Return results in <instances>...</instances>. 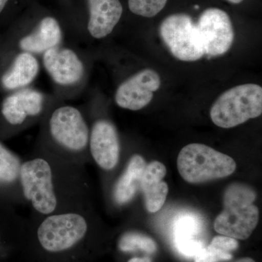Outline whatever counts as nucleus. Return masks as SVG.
<instances>
[{
	"label": "nucleus",
	"instance_id": "1",
	"mask_svg": "<svg viewBox=\"0 0 262 262\" xmlns=\"http://www.w3.org/2000/svg\"><path fill=\"white\" fill-rule=\"evenodd\" d=\"M20 185L33 216L91 206L84 167L39 146L22 161Z\"/></svg>",
	"mask_w": 262,
	"mask_h": 262
},
{
	"label": "nucleus",
	"instance_id": "2",
	"mask_svg": "<svg viewBox=\"0 0 262 262\" xmlns=\"http://www.w3.org/2000/svg\"><path fill=\"white\" fill-rule=\"evenodd\" d=\"M27 234L42 252L67 254L84 246L96 232L98 222L91 206L46 216H29Z\"/></svg>",
	"mask_w": 262,
	"mask_h": 262
},
{
	"label": "nucleus",
	"instance_id": "3",
	"mask_svg": "<svg viewBox=\"0 0 262 262\" xmlns=\"http://www.w3.org/2000/svg\"><path fill=\"white\" fill-rule=\"evenodd\" d=\"M89 134L90 127L83 114L74 106H62L48 116L38 146L84 167L91 160Z\"/></svg>",
	"mask_w": 262,
	"mask_h": 262
},
{
	"label": "nucleus",
	"instance_id": "4",
	"mask_svg": "<svg viewBox=\"0 0 262 262\" xmlns=\"http://www.w3.org/2000/svg\"><path fill=\"white\" fill-rule=\"evenodd\" d=\"M256 194L252 188L234 183L224 194V209L216 217L215 232L236 239H248L258 225L259 213L253 204Z\"/></svg>",
	"mask_w": 262,
	"mask_h": 262
},
{
	"label": "nucleus",
	"instance_id": "5",
	"mask_svg": "<svg viewBox=\"0 0 262 262\" xmlns=\"http://www.w3.org/2000/svg\"><path fill=\"white\" fill-rule=\"evenodd\" d=\"M235 161L228 155L202 144H190L179 152L177 168L190 184H201L225 178L235 170Z\"/></svg>",
	"mask_w": 262,
	"mask_h": 262
},
{
	"label": "nucleus",
	"instance_id": "6",
	"mask_svg": "<svg viewBox=\"0 0 262 262\" xmlns=\"http://www.w3.org/2000/svg\"><path fill=\"white\" fill-rule=\"evenodd\" d=\"M262 113V89L256 84L235 86L223 93L211 108L212 122L222 128L244 123Z\"/></svg>",
	"mask_w": 262,
	"mask_h": 262
},
{
	"label": "nucleus",
	"instance_id": "7",
	"mask_svg": "<svg viewBox=\"0 0 262 262\" xmlns=\"http://www.w3.org/2000/svg\"><path fill=\"white\" fill-rule=\"evenodd\" d=\"M160 35L170 53L182 61H195L204 56L196 24L189 15L178 13L162 22Z\"/></svg>",
	"mask_w": 262,
	"mask_h": 262
},
{
	"label": "nucleus",
	"instance_id": "8",
	"mask_svg": "<svg viewBox=\"0 0 262 262\" xmlns=\"http://www.w3.org/2000/svg\"><path fill=\"white\" fill-rule=\"evenodd\" d=\"M89 151L103 173H113L121 159V144L115 125L107 119L94 120L90 127Z\"/></svg>",
	"mask_w": 262,
	"mask_h": 262
},
{
	"label": "nucleus",
	"instance_id": "9",
	"mask_svg": "<svg viewBox=\"0 0 262 262\" xmlns=\"http://www.w3.org/2000/svg\"><path fill=\"white\" fill-rule=\"evenodd\" d=\"M205 54L218 56L225 54L232 47L234 34L229 16L219 8H208L203 11L198 24Z\"/></svg>",
	"mask_w": 262,
	"mask_h": 262
},
{
	"label": "nucleus",
	"instance_id": "10",
	"mask_svg": "<svg viewBox=\"0 0 262 262\" xmlns=\"http://www.w3.org/2000/svg\"><path fill=\"white\" fill-rule=\"evenodd\" d=\"M161 84L160 75L146 69L132 76L117 89L115 102L120 107L138 111L147 106Z\"/></svg>",
	"mask_w": 262,
	"mask_h": 262
},
{
	"label": "nucleus",
	"instance_id": "11",
	"mask_svg": "<svg viewBox=\"0 0 262 262\" xmlns=\"http://www.w3.org/2000/svg\"><path fill=\"white\" fill-rule=\"evenodd\" d=\"M44 111V98L39 91L24 89L8 96L2 104L3 119L10 127L21 128Z\"/></svg>",
	"mask_w": 262,
	"mask_h": 262
},
{
	"label": "nucleus",
	"instance_id": "12",
	"mask_svg": "<svg viewBox=\"0 0 262 262\" xmlns=\"http://www.w3.org/2000/svg\"><path fill=\"white\" fill-rule=\"evenodd\" d=\"M146 160L141 155H131L122 171L114 179L108 196L114 208H122L130 204L140 191Z\"/></svg>",
	"mask_w": 262,
	"mask_h": 262
},
{
	"label": "nucleus",
	"instance_id": "13",
	"mask_svg": "<svg viewBox=\"0 0 262 262\" xmlns=\"http://www.w3.org/2000/svg\"><path fill=\"white\" fill-rule=\"evenodd\" d=\"M43 63L57 84L71 85L83 77V63L72 50L56 48L48 50L44 53Z\"/></svg>",
	"mask_w": 262,
	"mask_h": 262
},
{
	"label": "nucleus",
	"instance_id": "14",
	"mask_svg": "<svg viewBox=\"0 0 262 262\" xmlns=\"http://www.w3.org/2000/svg\"><path fill=\"white\" fill-rule=\"evenodd\" d=\"M23 160L0 141V196L15 204L25 205L20 185Z\"/></svg>",
	"mask_w": 262,
	"mask_h": 262
},
{
	"label": "nucleus",
	"instance_id": "15",
	"mask_svg": "<svg viewBox=\"0 0 262 262\" xmlns=\"http://www.w3.org/2000/svg\"><path fill=\"white\" fill-rule=\"evenodd\" d=\"M90 17L88 29L96 39L111 34L120 21L122 6L119 0H89Z\"/></svg>",
	"mask_w": 262,
	"mask_h": 262
},
{
	"label": "nucleus",
	"instance_id": "16",
	"mask_svg": "<svg viewBox=\"0 0 262 262\" xmlns=\"http://www.w3.org/2000/svg\"><path fill=\"white\" fill-rule=\"evenodd\" d=\"M166 173V168L160 162L152 161L146 165L140 191L144 195L146 210L150 213L160 211L166 201L168 186L163 181Z\"/></svg>",
	"mask_w": 262,
	"mask_h": 262
},
{
	"label": "nucleus",
	"instance_id": "17",
	"mask_svg": "<svg viewBox=\"0 0 262 262\" xmlns=\"http://www.w3.org/2000/svg\"><path fill=\"white\" fill-rule=\"evenodd\" d=\"M61 29L58 21L52 17H46L41 20L34 32L20 39L19 46L24 52L45 53L56 48L61 42Z\"/></svg>",
	"mask_w": 262,
	"mask_h": 262
},
{
	"label": "nucleus",
	"instance_id": "18",
	"mask_svg": "<svg viewBox=\"0 0 262 262\" xmlns=\"http://www.w3.org/2000/svg\"><path fill=\"white\" fill-rule=\"evenodd\" d=\"M39 63L32 53L24 52L15 58L11 67L2 77L5 89L15 90L28 85L37 77Z\"/></svg>",
	"mask_w": 262,
	"mask_h": 262
},
{
	"label": "nucleus",
	"instance_id": "19",
	"mask_svg": "<svg viewBox=\"0 0 262 262\" xmlns=\"http://www.w3.org/2000/svg\"><path fill=\"white\" fill-rule=\"evenodd\" d=\"M117 248L122 253L141 251L146 253H153L157 251V244L146 234L131 230L123 232L119 237Z\"/></svg>",
	"mask_w": 262,
	"mask_h": 262
},
{
	"label": "nucleus",
	"instance_id": "20",
	"mask_svg": "<svg viewBox=\"0 0 262 262\" xmlns=\"http://www.w3.org/2000/svg\"><path fill=\"white\" fill-rule=\"evenodd\" d=\"M168 0H128L129 9L134 14L151 18L165 8Z\"/></svg>",
	"mask_w": 262,
	"mask_h": 262
},
{
	"label": "nucleus",
	"instance_id": "21",
	"mask_svg": "<svg viewBox=\"0 0 262 262\" xmlns=\"http://www.w3.org/2000/svg\"><path fill=\"white\" fill-rule=\"evenodd\" d=\"M201 231V223L195 217L184 215L176 222L174 227L175 238H196Z\"/></svg>",
	"mask_w": 262,
	"mask_h": 262
},
{
	"label": "nucleus",
	"instance_id": "22",
	"mask_svg": "<svg viewBox=\"0 0 262 262\" xmlns=\"http://www.w3.org/2000/svg\"><path fill=\"white\" fill-rule=\"evenodd\" d=\"M232 258L230 253L217 249L211 245L204 246L194 256V262H220Z\"/></svg>",
	"mask_w": 262,
	"mask_h": 262
},
{
	"label": "nucleus",
	"instance_id": "23",
	"mask_svg": "<svg viewBox=\"0 0 262 262\" xmlns=\"http://www.w3.org/2000/svg\"><path fill=\"white\" fill-rule=\"evenodd\" d=\"M174 241L179 252L189 257H194L205 246L201 241L196 238H175Z\"/></svg>",
	"mask_w": 262,
	"mask_h": 262
},
{
	"label": "nucleus",
	"instance_id": "24",
	"mask_svg": "<svg viewBox=\"0 0 262 262\" xmlns=\"http://www.w3.org/2000/svg\"><path fill=\"white\" fill-rule=\"evenodd\" d=\"M210 245L217 249L228 253L237 249L239 247V243L237 239L225 235L215 236Z\"/></svg>",
	"mask_w": 262,
	"mask_h": 262
},
{
	"label": "nucleus",
	"instance_id": "25",
	"mask_svg": "<svg viewBox=\"0 0 262 262\" xmlns=\"http://www.w3.org/2000/svg\"><path fill=\"white\" fill-rule=\"evenodd\" d=\"M127 262H153L151 258L148 256H144V257H134L131 258Z\"/></svg>",
	"mask_w": 262,
	"mask_h": 262
},
{
	"label": "nucleus",
	"instance_id": "26",
	"mask_svg": "<svg viewBox=\"0 0 262 262\" xmlns=\"http://www.w3.org/2000/svg\"><path fill=\"white\" fill-rule=\"evenodd\" d=\"M232 262H256L253 258L250 257H244L238 258V259L235 260V261Z\"/></svg>",
	"mask_w": 262,
	"mask_h": 262
},
{
	"label": "nucleus",
	"instance_id": "27",
	"mask_svg": "<svg viewBox=\"0 0 262 262\" xmlns=\"http://www.w3.org/2000/svg\"><path fill=\"white\" fill-rule=\"evenodd\" d=\"M8 0H0V13L4 9Z\"/></svg>",
	"mask_w": 262,
	"mask_h": 262
},
{
	"label": "nucleus",
	"instance_id": "28",
	"mask_svg": "<svg viewBox=\"0 0 262 262\" xmlns=\"http://www.w3.org/2000/svg\"><path fill=\"white\" fill-rule=\"evenodd\" d=\"M229 3H233V4H239L241 2L244 1V0H227Z\"/></svg>",
	"mask_w": 262,
	"mask_h": 262
},
{
	"label": "nucleus",
	"instance_id": "29",
	"mask_svg": "<svg viewBox=\"0 0 262 262\" xmlns=\"http://www.w3.org/2000/svg\"><path fill=\"white\" fill-rule=\"evenodd\" d=\"M1 239H2L1 231H0V247H1Z\"/></svg>",
	"mask_w": 262,
	"mask_h": 262
}]
</instances>
